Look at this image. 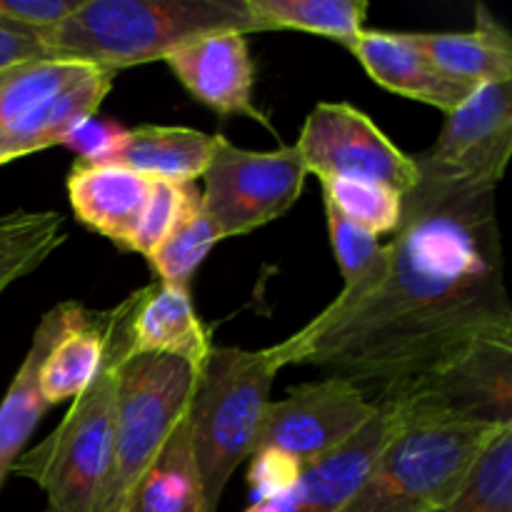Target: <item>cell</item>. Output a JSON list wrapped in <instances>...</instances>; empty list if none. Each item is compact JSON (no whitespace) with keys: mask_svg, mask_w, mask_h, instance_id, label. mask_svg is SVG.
<instances>
[{"mask_svg":"<svg viewBox=\"0 0 512 512\" xmlns=\"http://www.w3.org/2000/svg\"><path fill=\"white\" fill-rule=\"evenodd\" d=\"M495 190L418 173L383 255L268 348L275 368H318L380 403L475 345L512 340Z\"/></svg>","mask_w":512,"mask_h":512,"instance_id":"cell-1","label":"cell"},{"mask_svg":"<svg viewBox=\"0 0 512 512\" xmlns=\"http://www.w3.org/2000/svg\"><path fill=\"white\" fill-rule=\"evenodd\" d=\"M248 0H80L38 35L50 58L118 73L215 33H265Z\"/></svg>","mask_w":512,"mask_h":512,"instance_id":"cell-2","label":"cell"},{"mask_svg":"<svg viewBox=\"0 0 512 512\" xmlns=\"http://www.w3.org/2000/svg\"><path fill=\"white\" fill-rule=\"evenodd\" d=\"M390 435L340 512H438L463 488L490 440L508 425L445 415L413 400H383Z\"/></svg>","mask_w":512,"mask_h":512,"instance_id":"cell-3","label":"cell"},{"mask_svg":"<svg viewBox=\"0 0 512 512\" xmlns=\"http://www.w3.org/2000/svg\"><path fill=\"white\" fill-rule=\"evenodd\" d=\"M143 288L113 308L100 373L73 400L58 428L28 453H20L10 473L33 480L48 500V512H95L103 495L113 453L115 393L125 355L130 353V323Z\"/></svg>","mask_w":512,"mask_h":512,"instance_id":"cell-4","label":"cell"},{"mask_svg":"<svg viewBox=\"0 0 512 512\" xmlns=\"http://www.w3.org/2000/svg\"><path fill=\"white\" fill-rule=\"evenodd\" d=\"M275 368L268 348L213 345L195 378L188 403L190 445L208 512H218L228 480L253 455Z\"/></svg>","mask_w":512,"mask_h":512,"instance_id":"cell-5","label":"cell"},{"mask_svg":"<svg viewBox=\"0 0 512 512\" xmlns=\"http://www.w3.org/2000/svg\"><path fill=\"white\" fill-rule=\"evenodd\" d=\"M198 370L170 355L128 353L118 375L113 453L95 512H120L188 413Z\"/></svg>","mask_w":512,"mask_h":512,"instance_id":"cell-6","label":"cell"},{"mask_svg":"<svg viewBox=\"0 0 512 512\" xmlns=\"http://www.w3.org/2000/svg\"><path fill=\"white\" fill-rule=\"evenodd\" d=\"M113 78V70L55 58L0 70V165L65 145L98 113Z\"/></svg>","mask_w":512,"mask_h":512,"instance_id":"cell-7","label":"cell"},{"mask_svg":"<svg viewBox=\"0 0 512 512\" xmlns=\"http://www.w3.org/2000/svg\"><path fill=\"white\" fill-rule=\"evenodd\" d=\"M305 178L308 170L295 145L258 153L215 135L200 195L225 240L263 228L288 213L303 193Z\"/></svg>","mask_w":512,"mask_h":512,"instance_id":"cell-8","label":"cell"},{"mask_svg":"<svg viewBox=\"0 0 512 512\" xmlns=\"http://www.w3.org/2000/svg\"><path fill=\"white\" fill-rule=\"evenodd\" d=\"M375 410L378 405L363 390L343 378L325 375L265 405L253 453L280 455L305 468L348 443Z\"/></svg>","mask_w":512,"mask_h":512,"instance_id":"cell-9","label":"cell"},{"mask_svg":"<svg viewBox=\"0 0 512 512\" xmlns=\"http://www.w3.org/2000/svg\"><path fill=\"white\" fill-rule=\"evenodd\" d=\"M308 175L318 180H365L405 195L418 183L413 155H405L363 110L350 103H318L295 143Z\"/></svg>","mask_w":512,"mask_h":512,"instance_id":"cell-10","label":"cell"},{"mask_svg":"<svg viewBox=\"0 0 512 512\" xmlns=\"http://www.w3.org/2000/svg\"><path fill=\"white\" fill-rule=\"evenodd\" d=\"M510 153L512 83H488L448 113L433 148L413 155V163L435 180L498 188Z\"/></svg>","mask_w":512,"mask_h":512,"instance_id":"cell-11","label":"cell"},{"mask_svg":"<svg viewBox=\"0 0 512 512\" xmlns=\"http://www.w3.org/2000/svg\"><path fill=\"white\" fill-rule=\"evenodd\" d=\"M400 398L453 418L512 425V340H488L465 350L388 400Z\"/></svg>","mask_w":512,"mask_h":512,"instance_id":"cell-12","label":"cell"},{"mask_svg":"<svg viewBox=\"0 0 512 512\" xmlns=\"http://www.w3.org/2000/svg\"><path fill=\"white\" fill-rule=\"evenodd\" d=\"M373 418L353 438L300 473L275 493L250 500L243 512H340L373 468L390 435L388 403H375Z\"/></svg>","mask_w":512,"mask_h":512,"instance_id":"cell-13","label":"cell"},{"mask_svg":"<svg viewBox=\"0 0 512 512\" xmlns=\"http://www.w3.org/2000/svg\"><path fill=\"white\" fill-rule=\"evenodd\" d=\"M165 63L180 85L210 110L220 115H245L270 128L265 113L253 103L255 68L248 35H203L165 55Z\"/></svg>","mask_w":512,"mask_h":512,"instance_id":"cell-14","label":"cell"},{"mask_svg":"<svg viewBox=\"0 0 512 512\" xmlns=\"http://www.w3.org/2000/svg\"><path fill=\"white\" fill-rule=\"evenodd\" d=\"M153 180L113 163H78L68 173V198L85 228L130 250Z\"/></svg>","mask_w":512,"mask_h":512,"instance_id":"cell-15","label":"cell"},{"mask_svg":"<svg viewBox=\"0 0 512 512\" xmlns=\"http://www.w3.org/2000/svg\"><path fill=\"white\" fill-rule=\"evenodd\" d=\"M348 48L380 88L433 105L443 113H453L473 93L435 70L428 55L415 43L413 33L363 30Z\"/></svg>","mask_w":512,"mask_h":512,"instance_id":"cell-16","label":"cell"},{"mask_svg":"<svg viewBox=\"0 0 512 512\" xmlns=\"http://www.w3.org/2000/svg\"><path fill=\"white\" fill-rule=\"evenodd\" d=\"M80 310H83V305L68 300V303L55 305L50 313L43 315L33 333L28 355L20 363L18 373H15L13 383H10L8 393L0 403V488L10 475L13 463L23 453L33 430L38 428L40 418L50 408L40 393V365H43L45 355L50 353L55 340L75 323Z\"/></svg>","mask_w":512,"mask_h":512,"instance_id":"cell-17","label":"cell"},{"mask_svg":"<svg viewBox=\"0 0 512 512\" xmlns=\"http://www.w3.org/2000/svg\"><path fill=\"white\" fill-rule=\"evenodd\" d=\"M210 348L213 343L195 313L190 288H175L158 280L145 285L130 323V353L170 355L200 370Z\"/></svg>","mask_w":512,"mask_h":512,"instance_id":"cell-18","label":"cell"},{"mask_svg":"<svg viewBox=\"0 0 512 512\" xmlns=\"http://www.w3.org/2000/svg\"><path fill=\"white\" fill-rule=\"evenodd\" d=\"M413 38L435 70L463 88L512 83V38L485 5H478V23L470 33H413Z\"/></svg>","mask_w":512,"mask_h":512,"instance_id":"cell-19","label":"cell"},{"mask_svg":"<svg viewBox=\"0 0 512 512\" xmlns=\"http://www.w3.org/2000/svg\"><path fill=\"white\" fill-rule=\"evenodd\" d=\"M215 135L178 125H138L125 130L108 163L123 165L150 180L195 183L203 178Z\"/></svg>","mask_w":512,"mask_h":512,"instance_id":"cell-20","label":"cell"},{"mask_svg":"<svg viewBox=\"0 0 512 512\" xmlns=\"http://www.w3.org/2000/svg\"><path fill=\"white\" fill-rule=\"evenodd\" d=\"M110 325H113V308L80 310L75 323L55 340L40 365V393L45 403L58 405L75 400L93 383L108 353Z\"/></svg>","mask_w":512,"mask_h":512,"instance_id":"cell-21","label":"cell"},{"mask_svg":"<svg viewBox=\"0 0 512 512\" xmlns=\"http://www.w3.org/2000/svg\"><path fill=\"white\" fill-rule=\"evenodd\" d=\"M120 512H208L190 445L188 413L175 425L168 443L138 480Z\"/></svg>","mask_w":512,"mask_h":512,"instance_id":"cell-22","label":"cell"},{"mask_svg":"<svg viewBox=\"0 0 512 512\" xmlns=\"http://www.w3.org/2000/svg\"><path fill=\"white\" fill-rule=\"evenodd\" d=\"M268 30H303L350 45L365 30L368 0H248Z\"/></svg>","mask_w":512,"mask_h":512,"instance_id":"cell-23","label":"cell"},{"mask_svg":"<svg viewBox=\"0 0 512 512\" xmlns=\"http://www.w3.org/2000/svg\"><path fill=\"white\" fill-rule=\"evenodd\" d=\"M220 240L223 238H220L218 225H215V220L205 210L200 188H195V193L190 195L178 223L165 235L163 243L148 255L150 265L158 273V283L175 285V288H188L195 270L200 268L205 255Z\"/></svg>","mask_w":512,"mask_h":512,"instance_id":"cell-24","label":"cell"},{"mask_svg":"<svg viewBox=\"0 0 512 512\" xmlns=\"http://www.w3.org/2000/svg\"><path fill=\"white\" fill-rule=\"evenodd\" d=\"M63 240V218L53 210L0 215V295L15 280L33 273Z\"/></svg>","mask_w":512,"mask_h":512,"instance_id":"cell-25","label":"cell"},{"mask_svg":"<svg viewBox=\"0 0 512 512\" xmlns=\"http://www.w3.org/2000/svg\"><path fill=\"white\" fill-rule=\"evenodd\" d=\"M438 512H512V425L490 440L463 488Z\"/></svg>","mask_w":512,"mask_h":512,"instance_id":"cell-26","label":"cell"},{"mask_svg":"<svg viewBox=\"0 0 512 512\" xmlns=\"http://www.w3.org/2000/svg\"><path fill=\"white\" fill-rule=\"evenodd\" d=\"M323 200L333 203L350 223L373 235L395 233L403 218V195L380 183L365 180H320Z\"/></svg>","mask_w":512,"mask_h":512,"instance_id":"cell-27","label":"cell"},{"mask_svg":"<svg viewBox=\"0 0 512 512\" xmlns=\"http://www.w3.org/2000/svg\"><path fill=\"white\" fill-rule=\"evenodd\" d=\"M325 203V218H328L330 248H333L335 263H338L340 275L345 280V288L358 283L365 273L375 265V260L383 255L385 245L380 243L378 235L368 233L360 225L350 223L333 203Z\"/></svg>","mask_w":512,"mask_h":512,"instance_id":"cell-28","label":"cell"},{"mask_svg":"<svg viewBox=\"0 0 512 512\" xmlns=\"http://www.w3.org/2000/svg\"><path fill=\"white\" fill-rule=\"evenodd\" d=\"M195 183H168V180H153L148 205L143 210L138 230L133 235L130 250L148 258L155 248L165 240V235L173 230L178 218L183 215L190 195L195 193Z\"/></svg>","mask_w":512,"mask_h":512,"instance_id":"cell-29","label":"cell"},{"mask_svg":"<svg viewBox=\"0 0 512 512\" xmlns=\"http://www.w3.org/2000/svg\"><path fill=\"white\" fill-rule=\"evenodd\" d=\"M80 0H0V23L25 33H45L68 18Z\"/></svg>","mask_w":512,"mask_h":512,"instance_id":"cell-30","label":"cell"},{"mask_svg":"<svg viewBox=\"0 0 512 512\" xmlns=\"http://www.w3.org/2000/svg\"><path fill=\"white\" fill-rule=\"evenodd\" d=\"M123 133L125 128H118L115 123L95 120L93 115V118H88L83 125L73 130V135L65 140V145H70L78 153V160H83V163H108Z\"/></svg>","mask_w":512,"mask_h":512,"instance_id":"cell-31","label":"cell"},{"mask_svg":"<svg viewBox=\"0 0 512 512\" xmlns=\"http://www.w3.org/2000/svg\"><path fill=\"white\" fill-rule=\"evenodd\" d=\"M50 53L43 48L35 33L10 28L0 23V70L8 65L23 63V60H48ZM58 60V58H55Z\"/></svg>","mask_w":512,"mask_h":512,"instance_id":"cell-32","label":"cell"}]
</instances>
